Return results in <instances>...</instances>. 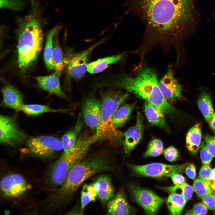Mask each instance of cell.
<instances>
[{
  "mask_svg": "<svg viewBox=\"0 0 215 215\" xmlns=\"http://www.w3.org/2000/svg\"><path fill=\"white\" fill-rule=\"evenodd\" d=\"M29 13L17 20L16 32L18 64L24 70L37 59L42 50L44 39L43 26L46 21L36 0H31Z\"/></svg>",
  "mask_w": 215,
  "mask_h": 215,
  "instance_id": "4",
  "label": "cell"
},
{
  "mask_svg": "<svg viewBox=\"0 0 215 215\" xmlns=\"http://www.w3.org/2000/svg\"><path fill=\"white\" fill-rule=\"evenodd\" d=\"M214 19H215V17H214Z\"/></svg>",
  "mask_w": 215,
  "mask_h": 215,
  "instance_id": "47",
  "label": "cell"
},
{
  "mask_svg": "<svg viewBox=\"0 0 215 215\" xmlns=\"http://www.w3.org/2000/svg\"><path fill=\"white\" fill-rule=\"evenodd\" d=\"M202 202L208 208L211 210H215V194H208L202 198Z\"/></svg>",
  "mask_w": 215,
  "mask_h": 215,
  "instance_id": "39",
  "label": "cell"
},
{
  "mask_svg": "<svg viewBox=\"0 0 215 215\" xmlns=\"http://www.w3.org/2000/svg\"><path fill=\"white\" fill-rule=\"evenodd\" d=\"M103 41H101L85 50L71 55L64 59L65 66L70 76L75 79H79L85 75L87 71V62L88 56Z\"/></svg>",
  "mask_w": 215,
  "mask_h": 215,
  "instance_id": "10",
  "label": "cell"
},
{
  "mask_svg": "<svg viewBox=\"0 0 215 215\" xmlns=\"http://www.w3.org/2000/svg\"><path fill=\"white\" fill-rule=\"evenodd\" d=\"M60 26L56 31L53 38V48L52 54V60L55 71L61 73L65 66L62 53L60 47L58 40V33Z\"/></svg>",
  "mask_w": 215,
  "mask_h": 215,
  "instance_id": "27",
  "label": "cell"
},
{
  "mask_svg": "<svg viewBox=\"0 0 215 215\" xmlns=\"http://www.w3.org/2000/svg\"><path fill=\"white\" fill-rule=\"evenodd\" d=\"M61 74L55 71L49 75L36 77V79L40 88L60 97L65 98L66 96L60 85L59 76Z\"/></svg>",
  "mask_w": 215,
  "mask_h": 215,
  "instance_id": "16",
  "label": "cell"
},
{
  "mask_svg": "<svg viewBox=\"0 0 215 215\" xmlns=\"http://www.w3.org/2000/svg\"><path fill=\"white\" fill-rule=\"evenodd\" d=\"M20 111L29 115H37L45 113L62 112L63 110H56L50 107L38 104H24Z\"/></svg>",
  "mask_w": 215,
  "mask_h": 215,
  "instance_id": "30",
  "label": "cell"
},
{
  "mask_svg": "<svg viewBox=\"0 0 215 215\" xmlns=\"http://www.w3.org/2000/svg\"><path fill=\"white\" fill-rule=\"evenodd\" d=\"M201 125L196 123L188 131L186 138V146L189 151L193 154L196 153L201 143Z\"/></svg>",
  "mask_w": 215,
  "mask_h": 215,
  "instance_id": "23",
  "label": "cell"
},
{
  "mask_svg": "<svg viewBox=\"0 0 215 215\" xmlns=\"http://www.w3.org/2000/svg\"><path fill=\"white\" fill-rule=\"evenodd\" d=\"M97 197L96 191L93 184L84 185L81 194V213L90 202L95 201Z\"/></svg>",
  "mask_w": 215,
  "mask_h": 215,
  "instance_id": "29",
  "label": "cell"
},
{
  "mask_svg": "<svg viewBox=\"0 0 215 215\" xmlns=\"http://www.w3.org/2000/svg\"><path fill=\"white\" fill-rule=\"evenodd\" d=\"M101 108V101L93 97L87 99L83 106L82 115L85 122L95 133L99 123Z\"/></svg>",
  "mask_w": 215,
  "mask_h": 215,
  "instance_id": "14",
  "label": "cell"
},
{
  "mask_svg": "<svg viewBox=\"0 0 215 215\" xmlns=\"http://www.w3.org/2000/svg\"><path fill=\"white\" fill-rule=\"evenodd\" d=\"M164 151L162 142L158 139L154 138L149 143L144 156L145 157L157 156L163 153Z\"/></svg>",
  "mask_w": 215,
  "mask_h": 215,
  "instance_id": "33",
  "label": "cell"
},
{
  "mask_svg": "<svg viewBox=\"0 0 215 215\" xmlns=\"http://www.w3.org/2000/svg\"><path fill=\"white\" fill-rule=\"evenodd\" d=\"M31 187L24 178L18 173L6 175L1 181V192L2 197L5 198L19 197L31 189Z\"/></svg>",
  "mask_w": 215,
  "mask_h": 215,
  "instance_id": "9",
  "label": "cell"
},
{
  "mask_svg": "<svg viewBox=\"0 0 215 215\" xmlns=\"http://www.w3.org/2000/svg\"><path fill=\"white\" fill-rule=\"evenodd\" d=\"M131 192L134 200L147 214H156L165 201L152 191L138 186L132 187Z\"/></svg>",
  "mask_w": 215,
  "mask_h": 215,
  "instance_id": "11",
  "label": "cell"
},
{
  "mask_svg": "<svg viewBox=\"0 0 215 215\" xmlns=\"http://www.w3.org/2000/svg\"><path fill=\"white\" fill-rule=\"evenodd\" d=\"M143 62L139 64L134 74L111 76L100 81L99 87L122 89L151 103L165 113H173L175 108L165 99L159 87L157 72Z\"/></svg>",
  "mask_w": 215,
  "mask_h": 215,
  "instance_id": "2",
  "label": "cell"
},
{
  "mask_svg": "<svg viewBox=\"0 0 215 215\" xmlns=\"http://www.w3.org/2000/svg\"><path fill=\"white\" fill-rule=\"evenodd\" d=\"M197 104L199 109L207 122L214 113L209 95L205 92L201 93L199 98Z\"/></svg>",
  "mask_w": 215,
  "mask_h": 215,
  "instance_id": "28",
  "label": "cell"
},
{
  "mask_svg": "<svg viewBox=\"0 0 215 215\" xmlns=\"http://www.w3.org/2000/svg\"><path fill=\"white\" fill-rule=\"evenodd\" d=\"M192 187L194 191L201 198L212 193L210 182L199 178L194 180Z\"/></svg>",
  "mask_w": 215,
  "mask_h": 215,
  "instance_id": "32",
  "label": "cell"
},
{
  "mask_svg": "<svg viewBox=\"0 0 215 215\" xmlns=\"http://www.w3.org/2000/svg\"><path fill=\"white\" fill-rule=\"evenodd\" d=\"M198 0H127L128 10L145 24L142 46L167 51L183 34L193 31L199 18Z\"/></svg>",
  "mask_w": 215,
  "mask_h": 215,
  "instance_id": "1",
  "label": "cell"
},
{
  "mask_svg": "<svg viewBox=\"0 0 215 215\" xmlns=\"http://www.w3.org/2000/svg\"></svg>",
  "mask_w": 215,
  "mask_h": 215,
  "instance_id": "48",
  "label": "cell"
},
{
  "mask_svg": "<svg viewBox=\"0 0 215 215\" xmlns=\"http://www.w3.org/2000/svg\"><path fill=\"white\" fill-rule=\"evenodd\" d=\"M114 167L112 157L105 150L83 159L71 169L63 183L46 200L48 208L55 209L64 204L87 179L99 173L112 172Z\"/></svg>",
  "mask_w": 215,
  "mask_h": 215,
  "instance_id": "3",
  "label": "cell"
},
{
  "mask_svg": "<svg viewBox=\"0 0 215 215\" xmlns=\"http://www.w3.org/2000/svg\"><path fill=\"white\" fill-rule=\"evenodd\" d=\"M3 104L8 108L20 111L24 104L22 94L14 87L6 85L2 89Z\"/></svg>",
  "mask_w": 215,
  "mask_h": 215,
  "instance_id": "18",
  "label": "cell"
},
{
  "mask_svg": "<svg viewBox=\"0 0 215 215\" xmlns=\"http://www.w3.org/2000/svg\"><path fill=\"white\" fill-rule=\"evenodd\" d=\"M203 138L207 148L213 157H215V143L213 137L211 136L206 134Z\"/></svg>",
  "mask_w": 215,
  "mask_h": 215,
  "instance_id": "40",
  "label": "cell"
},
{
  "mask_svg": "<svg viewBox=\"0 0 215 215\" xmlns=\"http://www.w3.org/2000/svg\"><path fill=\"white\" fill-rule=\"evenodd\" d=\"M200 147V156L202 163L204 165H209L212 160L213 156L208 149L204 142L202 141L201 142Z\"/></svg>",
  "mask_w": 215,
  "mask_h": 215,
  "instance_id": "35",
  "label": "cell"
},
{
  "mask_svg": "<svg viewBox=\"0 0 215 215\" xmlns=\"http://www.w3.org/2000/svg\"><path fill=\"white\" fill-rule=\"evenodd\" d=\"M125 55V53H124L98 59L88 64L87 71L93 74L99 73L110 65L123 59Z\"/></svg>",
  "mask_w": 215,
  "mask_h": 215,
  "instance_id": "21",
  "label": "cell"
},
{
  "mask_svg": "<svg viewBox=\"0 0 215 215\" xmlns=\"http://www.w3.org/2000/svg\"><path fill=\"white\" fill-rule=\"evenodd\" d=\"M107 208L108 215H129L133 211L122 192H119L108 202Z\"/></svg>",
  "mask_w": 215,
  "mask_h": 215,
  "instance_id": "17",
  "label": "cell"
},
{
  "mask_svg": "<svg viewBox=\"0 0 215 215\" xmlns=\"http://www.w3.org/2000/svg\"><path fill=\"white\" fill-rule=\"evenodd\" d=\"M213 137V139H214V141L215 143V136H214Z\"/></svg>",
  "mask_w": 215,
  "mask_h": 215,
  "instance_id": "46",
  "label": "cell"
},
{
  "mask_svg": "<svg viewBox=\"0 0 215 215\" xmlns=\"http://www.w3.org/2000/svg\"><path fill=\"white\" fill-rule=\"evenodd\" d=\"M94 143L93 137L87 133H83L79 136L70 151L63 153L49 169L47 182L50 188L55 189L63 183L71 169L83 159Z\"/></svg>",
  "mask_w": 215,
  "mask_h": 215,
  "instance_id": "5",
  "label": "cell"
},
{
  "mask_svg": "<svg viewBox=\"0 0 215 215\" xmlns=\"http://www.w3.org/2000/svg\"><path fill=\"white\" fill-rule=\"evenodd\" d=\"M170 177L175 185H179L185 182L184 177L179 173H173Z\"/></svg>",
  "mask_w": 215,
  "mask_h": 215,
  "instance_id": "42",
  "label": "cell"
},
{
  "mask_svg": "<svg viewBox=\"0 0 215 215\" xmlns=\"http://www.w3.org/2000/svg\"><path fill=\"white\" fill-rule=\"evenodd\" d=\"M185 171L186 174L188 177L193 180L195 179L196 172V168L194 164H191L188 165Z\"/></svg>",
  "mask_w": 215,
  "mask_h": 215,
  "instance_id": "41",
  "label": "cell"
},
{
  "mask_svg": "<svg viewBox=\"0 0 215 215\" xmlns=\"http://www.w3.org/2000/svg\"><path fill=\"white\" fill-rule=\"evenodd\" d=\"M128 93L119 90H109L102 95L99 123L94 134L96 142L106 140L116 144L121 141L124 133L114 125L113 116L119 106L128 97Z\"/></svg>",
  "mask_w": 215,
  "mask_h": 215,
  "instance_id": "6",
  "label": "cell"
},
{
  "mask_svg": "<svg viewBox=\"0 0 215 215\" xmlns=\"http://www.w3.org/2000/svg\"><path fill=\"white\" fill-rule=\"evenodd\" d=\"M26 138V134L19 129L14 117L0 115L1 143L14 145L22 142Z\"/></svg>",
  "mask_w": 215,
  "mask_h": 215,
  "instance_id": "12",
  "label": "cell"
},
{
  "mask_svg": "<svg viewBox=\"0 0 215 215\" xmlns=\"http://www.w3.org/2000/svg\"><path fill=\"white\" fill-rule=\"evenodd\" d=\"M136 103L126 104L118 108L113 116L115 126L118 128L122 126L129 119Z\"/></svg>",
  "mask_w": 215,
  "mask_h": 215,
  "instance_id": "25",
  "label": "cell"
},
{
  "mask_svg": "<svg viewBox=\"0 0 215 215\" xmlns=\"http://www.w3.org/2000/svg\"><path fill=\"white\" fill-rule=\"evenodd\" d=\"M83 122L80 114L74 127L62 136L63 153H69L73 147L83 127Z\"/></svg>",
  "mask_w": 215,
  "mask_h": 215,
  "instance_id": "22",
  "label": "cell"
},
{
  "mask_svg": "<svg viewBox=\"0 0 215 215\" xmlns=\"http://www.w3.org/2000/svg\"><path fill=\"white\" fill-rule=\"evenodd\" d=\"M215 179V168L213 169L210 182L211 183Z\"/></svg>",
  "mask_w": 215,
  "mask_h": 215,
  "instance_id": "44",
  "label": "cell"
},
{
  "mask_svg": "<svg viewBox=\"0 0 215 215\" xmlns=\"http://www.w3.org/2000/svg\"><path fill=\"white\" fill-rule=\"evenodd\" d=\"M143 125L142 115L137 113L135 125L129 128L124 133V148L125 153H129L140 142L143 137Z\"/></svg>",
  "mask_w": 215,
  "mask_h": 215,
  "instance_id": "15",
  "label": "cell"
},
{
  "mask_svg": "<svg viewBox=\"0 0 215 215\" xmlns=\"http://www.w3.org/2000/svg\"><path fill=\"white\" fill-rule=\"evenodd\" d=\"M208 209L205 204L202 202L195 204L191 209L187 211L185 214L205 215L207 213Z\"/></svg>",
  "mask_w": 215,
  "mask_h": 215,
  "instance_id": "36",
  "label": "cell"
},
{
  "mask_svg": "<svg viewBox=\"0 0 215 215\" xmlns=\"http://www.w3.org/2000/svg\"><path fill=\"white\" fill-rule=\"evenodd\" d=\"M27 145L32 154L42 158L50 157L63 149L61 141L48 135L31 137L27 139Z\"/></svg>",
  "mask_w": 215,
  "mask_h": 215,
  "instance_id": "7",
  "label": "cell"
},
{
  "mask_svg": "<svg viewBox=\"0 0 215 215\" xmlns=\"http://www.w3.org/2000/svg\"><path fill=\"white\" fill-rule=\"evenodd\" d=\"M97 193V197L103 203L113 197L114 190L110 176L102 175L93 183Z\"/></svg>",
  "mask_w": 215,
  "mask_h": 215,
  "instance_id": "19",
  "label": "cell"
},
{
  "mask_svg": "<svg viewBox=\"0 0 215 215\" xmlns=\"http://www.w3.org/2000/svg\"><path fill=\"white\" fill-rule=\"evenodd\" d=\"M144 109L146 117L151 124L168 130L163 112L147 101L144 103Z\"/></svg>",
  "mask_w": 215,
  "mask_h": 215,
  "instance_id": "20",
  "label": "cell"
},
{
  "mask_svg": "<svg viewBox=\"0 0 215 215\" xmlns=\"http://www.w3.org/2000/svg\"><path fill=\"white\" fill-rule=\"evenodd\" d=\"M162 188L171 193H176L179 191L178 194L182 195L187 201L191 199L194 191L192 186L185 182L171 186L163 187Z\"/></svg>",
  "mask_w": 215,
  "mask_h": 215,
  "instance_id": "31",
  "label": "cell"
},
{
  "mask_svg": "<svg viewBox=\"0 0 215 215\" xmlns=\"http://www.w3.org/2000/svg\"><path fill=\"white\" fill-rule=\"evenodd\" d=\"M158 86L165 99L169 103L182 97V86L175 78L172 67L169 66L162 78Z\"/></svg>",
  "mask_w": 215,
  "mask_h": 215,
  "instance_id": "13",
  "label": "cell"
},
{
  "mask_svg": "<svg viewBox=\"0 0 215 215\" xmlns=\"http://www.w3.org/2000/svg\"><path fill=\"white\" fill-rule=\"evenodd\" d=\"M212 170L209 165H203L199 171V178L210 182Z\"/></svg>",
  "mask_w": 215,
  "mask_h": 215,
  "instance_id": "38",
  "label": "cell"
},
{
  "mask_svg": "<svg viewBox=\"0 0 215 215\" xmlns=\"http://www.w3.org/2000/svg\"><path fill=\"white\" fill-rule=\"evenodd\" d=\"M60 26L57 25L51 29L47 36L44 51V58L46 65L50 70L54 69L52 60L53 48V38L55 33Z\"/></svg>",
  "mask_w": 215,
  "mask_h": 215,
  "instance_id": "24",
  "label": "cell"
},
{
  "mask_svg": "<svg viewBox=\"0 0 215 215\" xmlns=\"http://www.w3.org/2000/svg\"><path fill=\"white\" fill-rule=\"evenodd\" d=\"M187 201L186 199L181 194L175 193H171L167 202L170 214L175 215L181 214Z\"/></svg>",
  "mask_w": 215,
  "mask_h": 215,
  "instance_id": "26",
  "label": "cell"
},
{
  "mask_svg": "<svg viewBox=\"0 0 215 215\" xmlns=\"http://www.w3.org/2000/svg\"><path fill=\"white\" fill-rule=\"evenodd\" d=\"M211 187L212 191L215 192V179L211 183Z\"/></svg>",
  "mask_w": 215,
  "mask_h": 215,
  "instance_id": "45",
  "label": "cell"
},
{
  "mask_svg": "<svg viewBox=\"0 0 215 215\" xmlns=\"http://www.w3.org/2000/svg\"><path fill=\"white\" fill-rule=\"evenodd\" d=\"M24 5L22 0H0V7L13 10L21 9Z\"/></svg>",
  "mask_w": 215,
  "mask_h": 215,
  "instance_id": "34",
  "label": "cell"
},
{
  "mask_svg": "<svg viewBox=\"0 0 215 215\" xmlns=\"http://www.w3.org/2000/svg\"><path fill=\"white\" fill-rule=\"evenodd\" d=\"M187 164L174 165L153 163L143 165H129L131 169L136 173L143 176L158 178L170 177L173 173L183 172Z\"/></svg>",
  "mask_w": 215,
  "mask_h": 215,
  "instance_id": "8",
  "label": "cell"
},
{
  "mask_svg": "<svg viewBox=\"0 0 215 215\" xmlns=\"http://www.w3.org/2000/svg\"><path fill=\"white\" fill-rule=\"evenodd\" d=\"M163 153L165 158L171 162L176 161L179 156L177 150L173 146H170L166 148Z\"/></svg>",
  "mask_w": 215,
  "mask_h": 215,
  "instance_id": "37",
  "label": "cell"
},
{
  "mask_svg": "<svg viewBox=\"0 0 215 215\" xmlns=\"http://www.w3.org/2000/svg\"><path fill=\"white\" fill-rule=\"evenodd\" d=\"M207 122L215 134V113L211 116Z\"/></svg>",
  "mask_w": 215,
  "mask_h": 215,
  "instance_id": "43",
  "label": "cell"
}]
</instances>
